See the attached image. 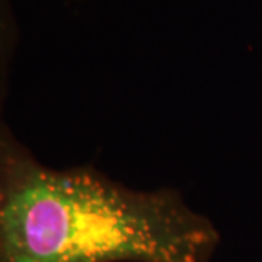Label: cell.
I'll return each mask as SVG.
<instances>
[{"mask_svg": "<svg viewBox=\"0 0 262 262\" xmlns=\"http://www.w3.org/2000/svg\"><path fill=\"white\" fill-rule=\"evenodd\" d=\"M219 245L180 189L49 166L0 117V262H211Z\"/></svg>", "mask_w": 262, "mask_h": 262, "instance_id": "1", "label": "cell"}, {"mask_svg": "<svg viewBox=\"0 0 262 262\" xmlns=\"http://www.w3.org/2000/svg\"><path fill=\"white\" fill-rule=\"evenodd\" d=\"M20 41V29L14 0H0V117L9 97L10 75Z\"/></svg>", "mask_w": 262, "mask_h": 262, "instance_id": "2", "label": "cell"}, {"mask_svg": "<svg viewBox=\"0 0 262 262\" xmlns=\"http://www.w3.org/2000/svg\"><path fill=\"white\" fill-rule=\"evenodd\" d=\"M68 2H86V0H68Z\"/></svg>", "mask_w": 262, "mask_h": 262, "instance_id": "3", "label": "cell"}]
</instances>
